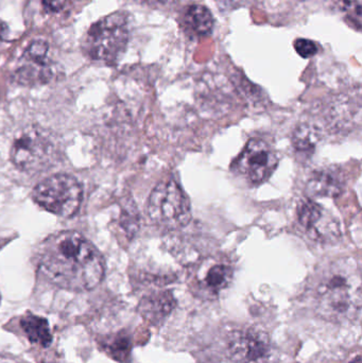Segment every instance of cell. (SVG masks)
<instances>
[{
  "label": "cell",
  "mask_w": 362,
  "mask_h": 363,
  "mask_svg": "<svg viewBox=\"0 0 362 363\" xmlns=\"http://www.w3.org/2000/svg\"><path fill=\"white\" fill-rule=\"evenodd\" d=\"M38 268L57 287L87 291L104 277V259L97 247L77 232H60L43 241L38 250Z\"/></svg>",
  "instance_id": "obj_1"
},
{
  "label": "cell",
  "mask_w": 362,
  "mask_h": 363,
  "mask_svg": "<svg viewBox=\"0 0 362 363\" xmlns=\"http://www.w3.org/2000/svg\"><path fill=\"white\" fill-rule=\"evenodd\" d=\"M319 313L334 321L353 319L361 313V275L356 264L342 259L324 271L316 288Z\"/></svg>",
  "instance_id": "obj_2"
},
{
  "label": "cell",
  "mask_w": 362,
  "mask_h": 363,
  "mask_svg": "<svg viewBox=\"0 0 362 363\" xmlns=\"http://www.w3.org/2000/svg\"><path fill=\"white\" fill-rule=\"evenodd\" d=\"M129 38V17L115 12L91 25L83 40V51L93 61L111 65L125 52Z\"/></svg>",
  "instance_id": "obj_3"
},
{
  "label": "cell",
  "mask_w": 362,
  "mask_h": 363,
  "mask_svg": "<svg viewBox=\"0 0 362 363\" xmlns=\"http://www.w3.org/2000/svg\"><path fill=\"white\" fill-rule=\"evenodd\" d=\"M59 157V147L51 134L38 127L26 128L15 138L11 161L28 174L48 169Z\"/></svg>",
  "instance_id": "obj_4"
},
{
  "label": "cell",
  "mask_w": 362,
  "mask_h": 363,
  "mask_svg": "<svg viewBox=\"0 0 362 363\" xmlns=\"http://www.w3.org/2000/svg\"><path fill=\"white\" fill-rule=\"evenodd\" d=\"M148 216L153 223L167 230L184 228L191 220L188 196L174 180L161 182L149 196Z\"/></svg>",
  "instance_id": "obj_5"
},
{
  "label": "cell",
  "mask_w": 362,
  "mask_h": 363,
  "mask_svg": "<svg viewBox=\"0 0 362 363\" xmlns=\"http://www.w3.org/2000/svg\"><path fill=\"white\" fill-rule=\"evenodd\" d=\"M33 200L49 213L60 217H72L82 202L80 182L69 174H55L34 187Z\"/></svg>",
  "instance_id": "obj_6"
},
{
  "label": "cell",
  "mask_w": 362,
  "mask_h": 363,
  "mask_svg": "<svg viewBox=\"0 0 362 363\" xmlns=\"http://www.w3.org/2000/svg\"><path fill=\"white\" fill-rule=\"evenodd\" d=\"M278 164V155L273 148L261 138H252L234 162L233 167L244 180L259 185L271 177Z\"/></svg>",
  "instance_id": "obj_7"
},
{
  "label": "cell",
  "mask_w": 362,
  "mask_h": 363,
  "mask_svg": "<svg viewBox=\"0 0 362 363\" xmlns=\"http://www.w3.org/2000/svg\"><path fill=\"white\" fill-rule=\"evenodd\" d=\"M48 53V43L33 40L19 60L14 74L16 82L25 86H36L50 82L55 76V69Z\"/></svg>",
  "instance_id": "obj_8"
},
{
  "label": "cell",
  "mask_w": 362,
  "mask_h": 363,
  "mask_svg": "<svg viewBox=\"0 0 362 363\" xmlns=\"http://www.w3.org/2000/svg\"><path fill=\"white\" fill-rule=\"evenodd\" d=\"M227 354L235 363H264L271 354L269 336L259 328L235 330L229 336Z\"/></svg>",
  "instance_id": "obj_9"
},
{
  "label": "cell",
  "mask_w": 362,
  "mask_h": 363,
  "mask_svg": "<svg viewBox=\"0 0 362 363\" xmlns=\"http://www.w3.org/2000/svg\"><path fill=\"white\" fill-rule=\"evenodd\" d=\"M297 215L299 223L312 239L329 241L339 235L337 222L329 218L322 206L312 199L301 201Z\"/></svg>",
  "instance_id": "obj_10"
},
{
  "label": "cell",
  "mask_w": 362,
  "mask_h": 363,
  "mask_svg": "<svg viewBox=\"0 0 362 363\" xmlns=\"http://www.w3.org/2000/svg\"><path fill=\"white\" fill-rule=\"evenodd\" d=\"M176 307V300L169 290H157L145 294L138 305V311L151 325L161 326L167 321Z\"/></svg>",
  "instance_id": "obj_11"
},
{
  "label": "cell",
  "mask_w": 362,
  "mask_h": 363,
  "mask_svg": "<svg viewBox=\"0 0 362 363\" xmlns=\"http://www.w3.org/2000/svg\"><path fill=\"white\" fill-rule=\"evenodd\" d=\"M346 188V182L342 172L333 168L315 172L308 180L307 194L310 196L321 198H337Z\"/></svg>",
  "instance_id": "obj_12"
},
{
  "label": "cell",
  "mask_w": 362,
  "mask_h": 363,
  "mask_svg": "<svg viewBox=\"0 0 362 363\" xmlns=\"http://www.w3.org/2000/svg\"><path fill=\"white\" fill-rule=\"evenodd\" d=\"M233 268L223 262H212L203 268L202 275L198 274L197 285L202 294L208 296H219L227 289L233 279Z\"/></svg>",
  "instance_id": "obj_13"
},
{
  "label": "cell",
  "mask_w": 362,
  "mask_h": 363,
  "mask_svg": "<svg viewBox=\"0 0 362 363\" xmlns=\"http://www.w3.org/2000/svg\"><path fill=\"white\" fill-rule=\"evenodd\" d=\"M19 326L32 345L48 347L52 343L50 326L45 318L27 313L19 320Z\"/></svg>",
  "instance_id": "obj_14"
},
{
  "label": "cell",
  "mask_w": 362,
  "mask_h": 363,
  "mask_svg": "<svg viewBox=\"0 0 362 363\" xmlns=\"http://www.w3.org/2000/svg\"><path fill=\"white\" fill-rule=\"evenodd\" d=\"M98 345L102 351L113 359L120 363L131 362L132 340L125 332L106 335L98 339Z\"/></svg>",
  "instance_id": "obj_15"
},
{
  "label": "cell",
  "mask_w": 362,
  "mask_h": 363,
  "mask_svg": "<svg viewBox=\"0 0 362 363\" xmlns=\"http://www.w3.org/2000/svg\"><path fill=\"white\" fill-rule=\"evenodd\" d=\"M184 26L191 33L203 36L212 31L214 18L205 6L193 4L185 12Z\"/></svg>",
  "instance_id": "obj_16"
},
{
  "label": "cell",
  "mask_w": 362,
  "mask_h": 363,
  "mask_svg": "<svg viewBox=\"0 0 362 363\" xmlns=\"http://www.w3.org/2000/svg\"><path fill=\"white\" fill-rule=\"evenodd\" d=\"M318 132L312 125H301L295 130L293 136V148L299 155L307 157L312 155L318 144Z\"/></svg>",
  "instance_id": "obj_17"
},
{
  "label": "cell",
  "mask_w": 362,
  "mask_h": 363,
  "mask_svg": "<svg viewBox=\"0 0 362 363\" xmlns=\"http://www.w3.org/2000/svg\"><path fill=\"white\" fill-rule=\"evenodd\" d=\"M295 48L303 59H310L318 53V46L307 38H299L295 40Z\"/></svg>",
  "instance_id": "obj_18"
},
{
  "label": "cell",
  "mask_w": 362,
  "mask_h": 363,
  "mask_svg": "<svg viewBox=\"0 0 362 363\" xmlns=\"http://www.w3.org/2000/svg\"><path fill=\"white\" fill-rule=\"evenodd\" d=\"M67 0H43L44 10L48 13H57L65 6Z\"/></svg>",
  "instance_id": "obj_19"
},
{
  "label": "cell",
  "mask_w": 362,
  "mask_h": 363,
  "mask_svg": "<svg viewBox=\"0 0 362 363\" xmlns=\"http://www.w3.org/2000/svg\"><path fill=\"white\" fill-rule=\"evenodd\" d=\"M135 1L150 4V6H159V4H165L166 0H135Z\"/></svg>",
  "instance_id": "obj_20"
},
{
  "label": "cell",
  "mask_w": 362,
  "mask_h": 363,
  "mask_svg": "<svg viewBox=\"0 0 362 363\" xmlns=\"http://www.w3.org/2000/svg\"><path fill=\"white\" fill-rule=\"evenodd\" d=\"M6 25H4V23H2L1 21H0V40H2L4 38V34H6Z\"/></svg>",
  "instance_id": "obj_21"
},
{
  "label": "cell",
  "mask_w": 362,
  "mask_h": 363,
  "mask_svg": "<svg viewBox=\"0 0 362 363\" xmlns=\"http://www.w3.org/2000/svg\"><path fill=\"white\" fill-rule=\"evenodd\" d=\"M350 363H362L361 356H356V357H355L354 359H353Z\"/></svg>",
  "instance_id": "obj_22"
}]
</instances>
